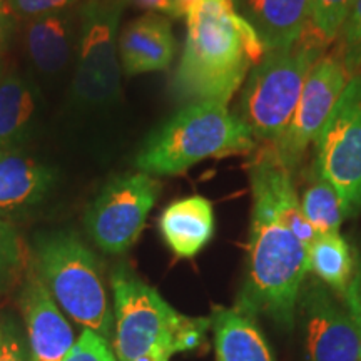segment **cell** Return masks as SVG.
<instances>
[{
  "instance_id": "4316f807",
  "label": "cell",
  "mask_w": 361,
  "mask_h": 361,
  "mask_svg": "<svg viewBox=\"0 0 361 361\" xmlns=\"http://www.w3.org/2000/svg\"><path fill=\"white\" fill-rule=\"evenodd\" d=\"M17 19L32 20L51 13L66 12L78 0H7Z\"/></svg>"
},
{
  "instance_id": "5bb4252c",
  "label": "cell",
  "mask_w": 361,
  "mask_h": 361,
  "mask_svg": "<svg viewBox=\"0 0 361 361\" xmlns=\"http://www.w3.org/2000/svg\"><path fill=\"white\" fill-rule=\"evenodd\" d=\"M56 184V171L20 149H0V216L39 206Z\"/></svg>"
},
{
  "instance_id": "4dcf8cb0",
  "label": "cell",
  "mask_w": 361,
  "mask_h": 361,
  "mask_svg": "<svg viewBox=\"0 0 361 361\" xmlns=\"http://www.w3.org/2000/svg\"><path fill=\"white\" fill-rule=\"evenodd\" d=\"M139 7L147 8V11L166 13L169 17H179L178 8L171 0H134Z\"/></svg>"
},
{
  "instance_id": "8992f818",
  "label": "cell",
  "mask_w": 361,
  "mask_h": 361,
  "mask_svg": "<svg viewBox=\"0 0 361 361\" xmlns=\"http://www.w3.org/2000/svg\"><path fill=\"white\" fill-rule=\"evenodd\" d=\"M34 264L59 308L84 329L111 335L114 314L97 256L71 231L40 233Z\"/></svg>"
},
{
  "instance_id": "30bf717a",
  "label": "cell",
  "mask_w": 361,
  "mask_h": 361,
  "mask_svg": "<svg viewBox=\"0 0 361 361\" xmlns=\"http://www.w3.org/2000/svg\"><path fill=\"white\" fill-rule=\"evenodd\" d=\"M351 78L353 75H350L348 67L336 54H323L316 61L290 126L274 144L279 157L291 173L303 161L310 144L322 133Z\"/></svg>"
},
{
  "instance_id": "ffe728a7",
  "label": "cell",
  "mask_w": 361,
  "mask_h": 361,
  "mask_svg": "<svg viewBox=\"0 0 361 361\" xmlns=\"http://www.w3.org/2000/svg\"><path fill=\"white\" fill-rule=\"evenodd\" d=\"M32 90L16 72L0 74V149H19L32 126Z\"/></svg>"
},
{
  "instance_id": "ac0fdd59",
  "label": "cell",
  "mask_w": 361,
  "mask_h": 361,
  "mask_svg": "<svg viewBox=\"0 0 361 361\" xmlns=\"http://www.w3.org/2000/svg\"><path fill=\"white\" fill-rule=\"evenodd\" d=\"M218 361H276L268 341L250 314L216 306L211 314Z\"/></svg>"
},
{
  "instance_id": "e0dca14e",
  "label": "cell",
  "mask_w": 361,
  "mask_h": 361,
  "mask_svg": "<svg viewBox=\"0 0 361 361\" xmlns=\"http://www.w3.org/2000/svg\"><path fill=\"white\" fill-rule=\"evenodd\" d=\"M243 17L263 40L266 51L286 49L306 30L310 0H245Z\"/></svg>"
},
{
  "instance_id": "83f0119b",
  "label": "cell",
  "mask_w": 361,
  "mask_h": 361,
  "mask_svg": "<svg viewBox=\"0 0 361 361\" xmlns=\"http://www.w3.org/2000/svg\"><path fill=\"white\" fill-rule=\"evenodd\" d=\"M0 361H32L29 343L22 338L19 328L11 322L2 324L0 338Z\"/></svg>"
},
{
  "instance_id": "8fae6325",
  "label": "cell",
  "mask_w": 361,
  "mask_h": 361,
  "mask_svg": "<svg viewBox=\"0 0 361 361\" xmlns=\"http://www.w3.org/2000/svg\"><path fill=\"white\" fill-rule=\"evenodd\" d=\"M308 361H360V335L343 298L310 283L300 295Z\"/></svg>"
},
{
  "instance_id": "9a60e30c",
  "label": "cell",
  "mask_w": 361,
  "mask_h": 361,
  "mask_svg": "<svg viewBox=\"0 0 361 361\" xmlns=\"http://www.w3.org/2000/svg\"><path fill=\"white\" fill-rule=\"evenodd\" d=\"M159 231L176 258H194L214 236L213 202L197 194L173 201L162 211Z\"/></svg>"
},
{
  "instance_id": "d6986e66",
  "label": "cell",
  "mask_w": 361,
  "mask_h": 361,
  "mask_svg": "<svg viewBox=\"0 0 361 361\" xmlns=\"http://www.w3.org/2000/svg\"><path fill=\"white\" fill-rule=\"evenodd\" d=\"M74 39L69 11L27 20L24 42L30 61L44 74H57L67 66Z\"/></svg>"
},
{
  "instance_id": "44dd1931",
  "label": "cell",
  "mask_w": 361,
  "mask_h": 361,
  "mask_svg": "<svg viewBox=\"0 0 361 361\" xmlns=\"http://www.w3.org/2000/svg\"><path fill=\"white\" fill-rule=\"evenodd\" d=\"M308 264L319 281L340 298L346 295L358 268L350 245L340 233L316 238L308 247Z\"/></svg>"
},
{
  "instance_id": "603a6c76",
  "label": "cell",
  "mask_w": 361,
  "mask_h": 361,
  "mask_svg": "<svg viewBox=\"0 0 361 361\" xmlns=\"http://www.w3.org/2000/svg\"><path fill=\"white\" fill-rule=\"evenodd\" d=\"M355 0H310L308 27L329 45L341 32Z\"/></svg>"
},
{
  "instance_id": "ba28073f",
  "label": "cell",
  "mask_w": 361,
  "mask_h": 361,
  "mask_svg": "<svg viewBox=\"0 0 361 361\" xmlns=\"http://www.w3.org/2000/svg\"><path fill=\"white\" fill-rule=\"evenodd\" d=\"M314 176L340 194L346 216L361 209V75H353L314 141Z\"/></svg>"
},
{
  "instance_id": "7402d4cb",
  "label": "cell",
  "mask_w": 361,
  "mask_h": 361,
  "mask_svg": "<svg viewBox=\"0 0 361 361\" xmlns=\"http://www.w3.org/2000/svg\"><path fill=\"white\" fill-rule=\"evenodd\" d=\"M300 201L306 221L318 236L340 233V226L346 214L340 194L328 180L316 178Z\"/></svg>"
},
{
  "instance_id": "6da1fadb",
  "label": "cell",
  "mask_w": 361,
  "mask_h": 361,
  "mask_svg": "<svg viewBox=\"0 0 361 361\" xmlns=\"http://www.w3.org/2000/svg\"><path fill=\"white\" fill-rule=\"evenodd\" d=\"M188 34L173 89L188 102L228 104L266 47L233 0H197L186 13Z\"/></svg>"
},
{
  "instance_id": "7c38bea8",
  "label": "cell",
  "mask_w": 361,
  "mask_h": 361,
  "mask_svg": "<svg viewBox=\"0 0 361 361\" xmlns=\"http://www.w3.org/2000/svg\"><path fill=\"white\" fill-rule=\"evenodd\" d=\"M32 361H62L74 346V329L37 274L27 279L20 295Z\"/></svg>"
},
{
  "instance_id": "277c9868",
  "label": "cell",
  "mask_w": 361,
  "mask_h": 361,
  "mask_svg": "<svg viewBox=\"0 0 361 361\" xmlns=\"http://www.w3.org/2000/svg\"><path fill=\"white\" fill-rule=\"evenodd\" d=\"M116 310L114 350L119 361H135L159 351L168 358L197 350L211 329V318L180 314L154 288L126 268L111 278Z\"/></svg>"
},
{
  "instance_id": "f546056e",
  "label": "cell",
  "mask_w": 361,
  "mask_h": 361,
  "mask_svg": "<svg viewBox=\"0 0 361 361\" xmlns=\"http://www.w3.org/2000/svg\"><path fill=\"white\" fill-rule=\"evenodd\" d=\"M16 13L8 6L7 0H0V52L6 51L13 32H16Z\"/></svg>"
},
{
  "instance_id": "3957f363",
  "label": "cell",
  "mask_w": 361,
  "mask_h": 361,
  "mask_svg": "<svg viewBox=\"0 0 361 361\" xmlns=\"http://www.w3.org/2000/svg\"><path fill=\"white\" fill-rule=\"evenodd\" d=\"M256 139L221 102H189L147 135L134 166L149 176H178L214 157L250 154Z\"/></svg>"
},
{
  "instance_id": "5b68a950",
  "label": "cell",
  "mask_w": 361,
  "mask_h": 361,
  "mask_svg": "<svg viewBox=\"0 0 361 361\" xmlns=\"http://www.w3.org/2000/svg\"><path fill=\"white\" fill-rule=\"evenodd\" d=\"M326 44L306 25L295 45L266 51L247 74L239 97L238 117L256 141L276 144L286 133L311 69Z\"/></svg>"
},
{
  "instance_id": "52a82bcc",
  "label": "cell",
  "mask_w": 361,
  "mask_h": 361,
  "mask_svg": "<svg viewBox=\"0 0 361 361\" xmlns=\"http://www.w3.org/2000/svg\"><path fill=\"white\" fill-rule=\"evenodd\" d=\"M123 0H87L79 12L78 69L72 94L82 107H109L119 101V20Z\"/></svg>"
},
{
  "instance_id": "7a4b0ae2",
  "label": "cell",
  "mask_w": 361,
  "mask_h": 361,
  "mask_svg": "<svg viewBox=\"0 0 361 361\" xmlns=\"http://www.w3.org/2000/svg\"><path fill=\"white\" fill-rule=\"evenodd\" d=\"M252 192L247 238V274L236 308L256 318L264 314L290 331L310 271L308 247L279 219L268 197Z\"/></svg>"
},
{
  "instance_id": "4fadbf2b",
  "label": "cell",
  "mask_w": 361,
  "mask_h": 361,
  "mask_svg": "<svg viewBox=\"0 0 361 361\" xmlns=\"http://www.w3.org/2000/svg\"><path fill=\"white\" fill-rule=\"evenodd\" d=\"M291 174L273 144H266L251 156V191L263 192L273 204L279 219L306 247H310L318 234L301 211V201L296 194Z\"/></svg>"
},
{
  "instance_id": "484cf974",
  "label": "cell",
  "mask_w": 361,
  "mask_h": 361,
  "mask_svg": "<svg viewBox=\"0 0 361 361\" xmlns=\"http://www.w3.org/2000/svg\"><path fill=\"white\" fill-rule=\"evenodd\" d=\"M62 361H117V356L112 353L106 338L92 329H84Z\"/></svg>"
},
{
  "instance_id": "9c48e42d",
  "label": "cell",
  "mask_w": 361,
  "mask_h": 361,
  "mask_svg": "<svg viewBox=\"0 0 361 361\" xmlns=\"http://www.w3.org/2000/svg\"><path fill=\"white\" fill-rule=\"evenodd\" d=\"M159 192L161 184L154 176L141 171L116 176L85 211V231L99 250L123 255L141 236Z\"/></svg>"
},
{
  "instance_id": "d6a6232c",
  "label": "cell",
  "mask_w": 361,
  "mask_h": 361,
  "mask_svg": "<svg viewBox=\"0 0 361 361\" xmlns=\"http://www.w3.org/2000/svg\"><path fill=\"white\" fill-rule=\"evenodd\" d=\"M0 338H2V324H0Z\"/></svg>"
},
{
  "instance_id": "d4e9b609",
  "label": "cell",
  "mask_w": 361,
  "mask_h": 361,
  "mask_svg": "<svg viewBox=\"0 0 361 361\" xmlns=\"http://www.w3.org/2000/svg\"><path fill=\"white\" fill-rule=\"evenodd\" d=\"M341 42L340 56L345 66L353 67L361 64V0H355L353 7L346 17L345 24L341 27V32L338 35Z\"/></svg>"
},
{
  "instance_id": "f1b7e54d",
  "label": "cell",
  "mask_w": 361,
  "mask_h": 361,
  "mask_svg": "<svg viewBox=\"0 0 361 361\" xmlns=\"http://www.w3.org/2000/svg\"><path fill=\"white\" fill-rule=\"evenodd\" d=\"M343 301H345L346 306H348L351 316H353L356 328H358L360 335V360H361V264L356 268L355 278L351 281L348 291L343 296Z\"/></svg>"
},
{
  "instance_id": "2e32d148",
  "label": "cell",
  "mask_w": 361,
  "mask_h": 361,
  "mask_svg": "<svg viewBox=\"0 0 361 361\" xmlns=\"http://www.w3.org/2000/svg\"><path fill=\"white\" fill-rule=\"evenodd\" d=\"M119 52L128 75L166 71L176 54L171 22L156 13L130 22L119 37Z\"/></svg>"
},
{
  "instance_id": "1f68e13d",
  "label": "cell",
  "mask_w": 361,
  "mask_h": 361,
  "mask_svg": "<svg viewBox=\"0 0 361 361\" xmlns=\"http://www.w3.org/2000/svg\"><path fill=\"white\" fill-rule=\"evenodd\" d=\"M171 2L174 4L176 8H178L179 17H180V16H186L189 8H191L194 4L197 2V0H171Z\"/></svg>"
},
{
  "instance_id": "cb8c5ba5",
  "label": "cell",
  "mask_w": 361,
  "mask_h": 361,
  "mask_svg": "<svg viewBox=\"0 0 361 361\" xmlns=\"http://www.w3.org/2000/svg\"><path fill=\"white\" fill-rule=\"evenodd\" d=\"M24 269V247L19 233L0 219V295L11 290Z\"/></svg>"
}]
</instances>
